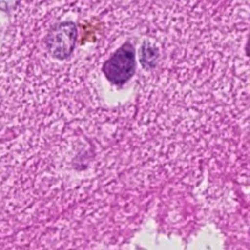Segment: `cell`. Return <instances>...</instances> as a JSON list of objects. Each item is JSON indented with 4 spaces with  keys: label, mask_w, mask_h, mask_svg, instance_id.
<instances>
[{
    "label": "cell",
    "mask_w": 250,
    "mask_h": 250,
    "mask_svg": "<svg viewBox=\"0 0 250 250\" xmlns=\"http://www.w3.org/2000/svg\"><path fill=\"white\" fill-rule=\"evenodd\" d=\"M77 38V28L72 21L55 24L45 39L46 47L52 57L59 60L67 59L73 52Z\"/></svg>",
    "instance_id": "7a4b0ae2"
},
{
    "label": "cell",
    "mask_w": 250,
    "mask_h": 250,
    "mask_svg": "<svg viewBox=\"0 0 250 250\" xmlns=\"http://www.w3.org/2000/svg\"><path fill=\"white\" fill-rule=\"evenodd\" d=\"M135 49L129 42L124 43L103 66L106 79L115 85L126 83L135 73Z\"/></svg>",
    "instance_id": "6da1fadb"
},
{
    "label": "cell",
    "mask_w": 250,
    "mask_h": 250,
    "mask_svg": "<svg viewBox=\"0 0 250 250\" xmlns=\"http://www.w3.org/2000/svg\"><path fill=\"white\" fill-rule=\"evenodd\" d=\"M158 59L157 49L148 43H145L140 51V61L144 68H151L155 65Z\"/></svg>",
    "instance_id": "3957f363"
}]
</instances>
